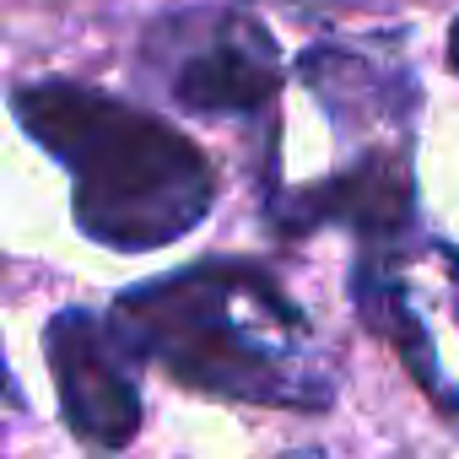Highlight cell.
<instances>
[{
    "label": "cell",
    "instance_id": "obj_7",
    "mask_svg": "<svg viewBox=\"0 0 459 459\" xmlns=\"http://www.w3.org/2000/svg\"><path fill=\"white\" fill-rule=\"evenodd\" d=\"M448 71L459 76V17H454V28H448Z\"/></svg>",
    "mask_w": 459,
    "mask_h": 459
},
{
    "label": "cell",
    "instance_id": "obj_2",
    "mask_svg": "<svg viewBox=\"0 0 459 459\" xmlns=\"http://www.w3.org/2000/svg\"><path fill=\"white\" fill-rule=\"evenodd\" d=\"M17 125L71 173L76 227L119 255H152L216 205L211 157L168 119L82 82H33L12 92Z\"/></svg>",
    "mask_w": 459,
    "mask_h": 459
},
{
    "label": "cell",
    "instance_id": "obj_3",
    "mask_svg": "<svg viewBox=\"0 0 459 459\" xmlns=\"http://www.w3.org/2000/svg\"><path fill=\"white\" fill-rule=\"evenodd\" d=\"M152 49L168 98L205 119H255L281 92V49L244 12H178L157 22Z\"/></svg>",
    "mask_w": 459,
    "mask_h": 459
},
{
    "label": "cell",
    "instance_id": "obj_6",
    "mask_svg": "<svg viewBox=\"0 0 459 459\" xmlns=\"http://www.w3.org/2000/svg\"><path fill=\"white\" fill-rule=\"evenodd\" d=\"M298 76H303V87L319 92L330 108H373V114H384L394 87L411 92L405 65H389L384 55L346 49V44H314V49L298 60Z\"/></svg>",
    "mask_w": 459,
    "mask_h": 459
},
{
    "label": "cell",
    "instance_id": "obj_4",
    "mask_svg": "<svg viewBox=\"0 0 459 459\" xmlns=\"http://www.w3.org/2000/svg\"><path fill=\"white\" fill-rule=\"evenodd\" d=\"M55 394L65 427L87 448H125L141 427V389H135V351L119 330L87 308H60L44 330Z\"/></svg>",
    "mask_w": 459,
    "mask_h": 459
},
{
    "label": "cell",
    "instance_id": "obj_1",
    "mask_svg": "<svg viewBox=\"0 0 459 459\" xmlns=\"http://www.w3.org/2000/svg\"><path fill=\"white\" fill-rule=\"evenodd\" d=\"M108 325L135 357L162 362L178 384L205 394L298 411H319L335 394L308 314L249 260H200L141 281L114 298Z\"/></svg>",
    "mask_w": 459,
    "mask_h": 459
},
{
    "label": "cell",
    "instance_id": "obj_5",
    "mask_svg": "<svg viewBox=\"0 0 459 459\" xmlns=\"http://www.w3.org/2000/svg\"><path fill=\"white\" fill-rule=\"evenodd\" d=\"M411 168L400 152H368L357 168L292 195V216L287 227H303V233H314V227L335 221V227H357V233L368 244H394L405 227H411Z\"/></svg>",
    "mask_w": 459,
    "mask_h": 459
}]
</instances>
